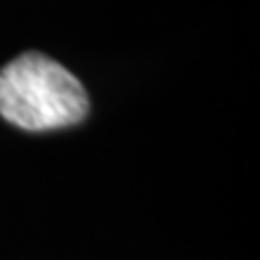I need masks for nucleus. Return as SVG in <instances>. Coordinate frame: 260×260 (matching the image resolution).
<instances>
[{
	"mask_svg": "<svg viewBox=\"0 0 260 260\" xmlns=\"http://www.w3.org/2000/svg\"><path fill=\"white\" fill-rule=\"evenodd\" d=\"M89 96L68 68L27 51L0 68V116L22 130H56L84 121Z\"/></svg>",
	"mask_w": 260,
	"mask_h": 260,
	"instance_id": "1",
	"label": "nucleus"
}]
</instances>
